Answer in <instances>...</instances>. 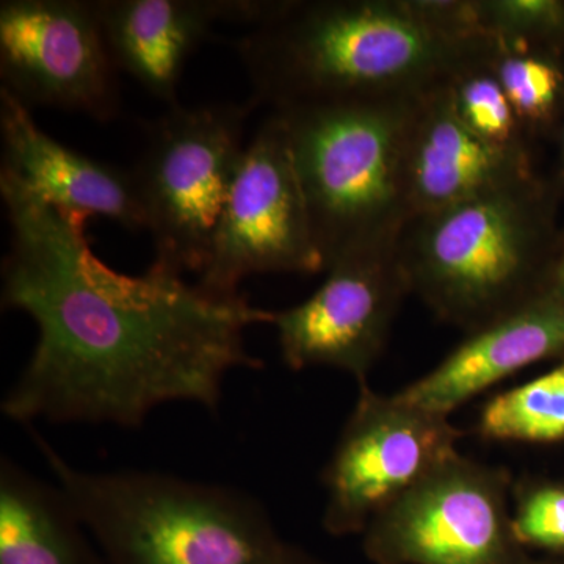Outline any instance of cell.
Masks as SVG:
<instances>
[{"mask_svg": "<svg viewBox=\"0 0 564 564\" xmlns=\"http://www.w3.org/2000/svg\"><path fill=\"white\" fill-rule=\"evenodd\" d=\"M477 432L494 443L564 441V361L486 402Z\"/></svg>", "mask_w": 564, "mask_h": 564, "instance_id": "18", "label": "cell"}, {"mask_svg": "<svg viewBox=\"0 0 564 564\" xmlns=\"http://www.w3.org/2000/svg\"><path fill=\"white\" fill-rule=\"evenodd\" d=\"M513 477L464 456L437 466L361 534L372 564H532L516 540Z\"/></svg>", "mask_w": 564, "mask_h": 564, "instance_id": "7", "label": "cell"}, {"mask_svg": "<svg viewBox=\"0 0 564 564\" xmlns=\"http://www.w3.org/2000/svg\"><path fill=\"white\" fill-rule=\"evenodd\" d=\"M459 121L486 144L508 154L532 158L529 139L518 115L494 76L489 62L467 66L447 82Z\"/></svg>", "mask_w": 564, "mask_h": 564, "instance_id": "19", "label": "cell"}, {"mask_svg": "<svg viewBox=\"0 0 564 564\" xmlns=\"http://www.w3.org/2000/svg\"><path fill=\"white\" fill-rule=\"evenodd\" d=\"M564 300V237L556 243L554 259L544 282V292Z\"/></svg>", "mask_w": 564, "mask_h": 564, "instance_id": "22", "label": "cell"}, {"mask_svg": "<svg viewBox=\"0 0 564 564\" xmlns=\"http://www.w3.org/2000/svg\"><path fill=\"white\" fill-rule=\"evenodd\" d=\"M563 57L555 52L494 40L489 68L529 137L560 128L564 111Z\"/></svg>", "mask_w": 564, "mask_h": 564, "instance_id": "17", "label": "cell"}, {"mask_svg": "<svg viewBox=\"0 0 564 564\" xmlns=\"http://www.w3.org/2000/svg\"><path fill=\"white\" fill-rule=\"evenodd\" d=\"M278 0H95L118 70L155 98L177 104V85L215 22L261 24Z\"/></svg>", "mask_w": 564, "mask_h": 564, "instance_id": "12", "label": "cell"}, {"mask_svg": "<svg viewBox=\"0 0 564 564\" xmlns=\"http://www.w3.org/2000/svg\"><path fill=\"white\" fill-rule=\"evenodd\" d=\"M288 128L278 111L245 148L198 284L240 293L251 274L325 273Z\"/></svg>", "mask_w": 564, "mask_h": 564, "instance_id": "9", "label": "cell"}, {"mask_svg": "<svg viewBox=\"0 0 564 564\" xmlns=\"http://www.w3.org/2000/svg\"><path fill=\"white\" fill-rule=\"evenodd\" d=\"M234 47L251 101L278 110L426 91L489 62L494 40L444 35L413 0H278Z\"/></svg>", "mask_w": 564, "mask_h": 564, "instance_id": "2", "label": "cell"}, {"mask_svg": "<svg viewBox=\"0 0 564 564\" xmlns=\"http://www.w3.org/2000/svg\"><path fill=\"white\" fill-rule=\"evenodd\" d=\"M117 73L95 2H0V87L29 109L55 107L109 121L120 110Z\"/></svg>", "mask_w": 564, "mask_h": 564, "instance_id": "10", "label": "cell"}, {"mask_svg": "<svg viewBox=\"0 0 564 564\" xmlns=\"http://www.w3.org/2000/svg\"><path fill=\"white\" fill-rule=\"evenodd\" d=\"M564 356V300L541 293L484 328L466 334L429 373L399 393L452 415L481 392L545 359Z\"/></svg>", "mask_w": 564, "mask_h": 564, "instance_id": "15", "label": "cell"}, {"mask_svg": "<svg viewBox=\"0 0 564 564\" xmlns=\"http://www.w3.org/2000/svg\"><path fill=\"white\" fill-rule=\"evenodd\" d=\"M488 39L564 55V0H474Z\"/></svg>", "mask_w": 564, "mask_h": 564, "instance_id": "20", "label": "cell"}, {"mask_svg": "<svg viewBox=\"0 0 564 564\" xmlns=\"http://www.w3.org/2000/svg\"><path fill=\"white\" fill-rule=\"evenodd\" d=\"M256 104L181 106L148 122L147 144L132 170L152 263L170 272L202 273L242 162L243 132Z\"/></svg>", "mask_w": 564, "mask_h": 564, "instance_id": "6", "label": "cell"}, {"mask_svg": "<svg viewBox=\"0 0 564 564\" xmlns=\"http://www.w3.org/2000/svg\"><path fill=\"white\" fill-rule=\"evenodd\" d=\"M303 303L273 311L281 358L293 372L328 367L369 377L383 355L400 306L411 295L399 247L345 256Z\"/></svg>", "mask_w": 564, "mask_h": 564, "instance_id": "11", "label": "cell"}, {"mask_svg": "<svg viewBox=\"0 0 564 564\" xmlns=\"http://www.w3.org/2000/svg\"><path fill=\"white\" fill-rule=\"evenodd\" d=\"M0 564H109L57 484L0 459Z\"/></svg>", "mask_w": 564, "mask_h": 564, "instance_id": "16", "label": "cell"}, {"mask_svg": "<svg viewBox=\"0 0 564 564\" xmlns=\"http://www.w3.org/2000/svg\"><path fill=\"white\" fill-rule=\"evenodd\" d=\"M560 191L532 177L421 215L400 237L411 295L469 334L544 292Z\"/></svg>", "mask_w": 564, "mask_h": 564, "instance_id": "4", "label": "cell"}, {"mask_svg": "<svg viewBox=\"0 0 564 564\" xmlns=\"http://www.w3.org/2000/svg\"><path fill=\"white\" fill-rule=\"evenodd\" d=\"M534 174L532 158L494 150L459 121L447 82L422 93L404 144V187L413 218Z\"/></svg>", "mask_w": 564, "mask_h": 564, "instance_id": "14", "label": "cell"}, {"mask_svg": "<svg viewBox=\"0 0 564 564\" xmlns=\"http://www.w3.org/2000/svg\"><path fill=\"white\" fill-rule=\"evenodd\" d=\"M10 226L3 310L35 322L39 339L0 410L33 425L139 429L166 403L218 413L226 378L262 369L245 334L273 322L242 292L218 295L158 263L141 274L96 256L85 223L40 202L0 172Z\"/></svg>", "mask_w": 564, "mask_h": 564, "instance_id": "1", "label": "cell"}, {"mask_svg": "<svg viewBox=\"0 0 564 564\" xmlns=\"http://www.w3.org/2000/svg\"><path fill=\"white\" fill-rule=\"evenodd\" d=\"M422 93L273 110L288 128L326 270L355 252L399 247L413 218L404 144Z\"/></svg>", "mask_w": 564, "mask_h": 564, "instance_id": "5", "label": "cell"}, {"mask_svg": "<svg viewBox=\"0 0 564 564\" xmlns=\"http://www.w3.org/2000/svg\"><path fill=\"white\" fill-rule=\"evenodd\" d=\"M2 169L40 202L87 221L101 215L129 231L147 229L132 170L95 161L52 139L32 111L0 87Z\"/></svg>", "mask_w": 564, "mask_h": 564, "instance_id": "13", "label": "cell"}, {"mask_svg": "<svg viewBox=\"0 0 564 564\" xmlns=\"http://www.w3.org/2000/svg\"><path fill=\"white\" fill-rule=\"evenodd\" d=\"M511 524L518 543L525 549L564 552V486L540 484L513 492Z\"/></svg>", "mask_w": 564, "mask_h": 564, "instance_id": "21", "label": "cell"}, {"mask_svg": "<svg viewBox=\"0 0 564 564\" xmlns=\"http://www.w3.org/2000/svg\"><path fill=\"white\" fill-rule=\"evenodd\" d=\"M532 564H541V563L533 562Z\"/></svg>", "mask_w": 564, "mask_h": 564, "instance_id": "24", "label": "cell"}, {"mask_svg": "<svg viewBox=\"0 0 564 564\" xmlns=\"http://www.w3.org/2000/svg\"><path fill=\"white\" fill-rule=\"evenodd\" d=\"M358 399L323 467L322 527L329 536L367 525L437 466L459 454L464 433L451 415L358 386Z\"/></svg>", "mask_w": 564, "mask_h": 564, "instance_id": "8", "label": "cell"}, {"mask_svg": "<svg viewBox=\"0 0 564 564\" xmlns=\"http://www.w3.org/2000/svg\"><path fill=\"white\" fill-rule=\"evenodd\" d=\"M109 564H333L282 536L250 494L158 470L91 473L25 426Z\"/></svg>", "mask_w": 564, "mask_h": 564, "instance_id": "3", "label": "cell"}, {"mask_svg": "<svg viewBox=\"0 0 564 564\" xmlns=\"http://www.w3.org/2000/svg\"><path fill=\"white\" fill-rule=\"evenodd\" d=\"M556 188L560 192L564 188V111L562 122H560V155H558V169H556V177L554 181Z\"/></svg>", "mask_w": 564, "mask_h": 564, "instance_id": "23", "label": "cell"}]
</instances>
